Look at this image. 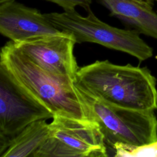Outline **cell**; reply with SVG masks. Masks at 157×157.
<instances>
[{"label":"cell","instance_id":"obj_1","mask_svg":"<svg viewBox=\"0 0 157 157\" xmlns=\"http://www.w3.org/2000/svg\"><path fill=\"white\" fill-rule=\"evenodd\" d=\"M74 83L110 105L139 110L157 109L156 80L145 67L98 60L79 67Z\"/></svg>","mask_w":157,"mask_h":157},{"label":"cell","instance_id":"obj_2","mask_svg":"<svg viewBox=\"0 0 157 157\" xmlns=\"http://www.w3.org/2000/svg\"><path fill=\"white\" fill-rule=\"evenodd\" d=\"M0 63L53 116L91 120L74 80L46 72L20 52L10 40L1 48Z\"/></svg>","mask_w":157,"mask_h":157},{"label":"cell","instance_id":"obj_3","mask_svg":"<svg viewBox=\"0 0 157 157\" xmlns=\"http://www.w3.org/2000/svg\"><path fill=\"white\" fill-rule=\"evenodd\" d=\"M76 88L87 108L90 119L98 124L107 147L114 150L116 154L125 147L157 142V118L154 110L115 106Z\"/></svg>","mask_w":157,"mask_h":157},{"label":"cell","instance_id":"obj_4","mask_svg":"<svg viewBox=\"0 0 157 157\" xmlns=\"http://www.w3.org/2000/svg\"><path fill=\"white\" fill-rule=\"evenodd\" d=\"M48 21L61 31L71 34L76 43L93 42L126 53L144 61L153 56V48L132 29L113 27L99 19L90 9L83 17L75 10L62 13H44Z\"/></svg>","mask_w":157,"mask_h":157},{"label":"cell","instance_id":"obj_5","mask_svg":"<svg viewBox=\"0 0 157 157\" xmlns=\"http://www.w3.org/2000/svg\"><path fill=\"white\" fill-rule=\"evenodd\" d=\"M107 147L93 120L54 115L47 139L33 157L107 156Z\"/></svg>","mask_w":157,"mask_h":157},{"label":"cell","instance_id":"obj_6","mask_svg":"<svg viewBox=\"0 0 157 157\" xmlns=\"http://www.w3.org/2000/svg\"><path fill=\"white\" fill-rule=\"evenodd\" d=\"M53 114L29 93L0 63V151L34 121Z\"/></svg>","mask_w":157,"mask_h":157},{"label":"cell","instance_id":"obj_7","mask_svg":"<svg viewBox=\"0 0 157 157\" xmlns=\"http://www.w3.org/2000/svg\"><path fill=\"white\" fill-rule=\"evenodd\" d=\"M11 42L20 52L46 72L74 80L79 67L74 54L76 41L71 34L61 31L57 34Z\"/></svg>","mask_w":157,"mask_h":157},{"label":"cell","instance_id":"obj_8","mask_svg":"<svg viewBox=\"0 0 157 157\" xmlns=\"http://www.w3.org/2000/svg\"><path fill=\"white\" fill-rule=\"evenodd\" d=\"M0 33L11 41L18 42L61 31L37 9L16 0H0Z\"/></svg>","mask_w":157,"mask_h":157},{"label":"cell","instance_id":"obj_9","mask_svg":"<svg viewBox=\"0 0 157 157\" xmlns=\"http://www.w3.org/2000/svg\"><path fill=\"white\" fill-rule=\"evenodd\" d=\"M110 12L126 26L140 34L157 39V13L153 2L139 0H99Z\"/></svg>","mask_w":157,"mask_h":157},{"label":"cell","instance_id":"obj_10","mask_svg":"<svg viewBox=\"0 0 157 157\" xmlns=\"http://www.w3.org/2000/svg\"><path fill=\"white\" fill-rule=\"evenodd\" d=\"M49 134L50 123L47 120L34 121L7 144L0 151V157H33Z\"/></svg>","mask_w":157,"mask_h":157},{"label":"cell","instance_id":"obj_11","mask_svg":"<svg viewBox=\"0 0 157 157\" xmlns=\"http://www.w3.org/2000/svg\"><path fill=\"white\" fill-rule=\"evenodd\" d=\"M55 3L61 7L64 11L69 12L75 10L77 6H80L86 12L91 9V0H45Z\"/></svg>","mask_w":157,"mask_h":157},{"label":"cell","instance_id":"obj_12","mask_svg":"<svg viewBox=\"0 0 157 157\" xmlns=\"http://www.w3.org/2000/svg\"><path fill=\"white\" fill-rule=\"evenodd\" d=\"M139 1H148L150 2H153L154 0H139Z\"/></svg>","mask_w":157,"mask_h":157},{"label":"cell","instance_id":"obj_13","mask_svg":"<svg viewBox=\"0 0 157 157\" xmlns=\"http://www.w3.org/2000/svg\"><path fill=\"white\" fill-rule=\"evenodd\" d=\"M155 1H157V0H155Z\"/></svg>","mask_w":157,"mask_h":157},{"label":"cell","instance_id":"obj_14","mask_svg":"<svg viewBox=\"0 0 157 157\" xmlns=\"http://www.w3.org/2000/svg\"><path fill=\"white\" fill-rule=\"evenodd\" d=\"M156 157H157V155H156Z\"/></svg>","mask_w":157,"mask_h":157}]
</instances>
